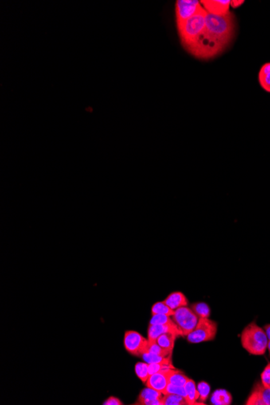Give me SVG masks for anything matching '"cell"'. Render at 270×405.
Listing matches in <instances>:
<instances>
[{"instance_id":"22","label":"cell","mask_w":270,"mask_h":405,"mask_svg":"<svg viewBox=\"0 0 270 405\" xmlns=\"http://www.w3.org/2000/svg\"><path fill=\"white\" fill-rule=\"evenodd\" d=\"M255 387L260 393L264 405H270V387L264 386L262 383H257Z\"/></svg>"},{"instance_id":"7","label":"cell","mask_w":270,"mask_h":405,"mask_svg":"<svg viewBox=\"0 0 270 405\" xmlns=\"http://www.w3.org/2000/svg\"><path fill=\"white\" fill-rule=\"evenodd\" d=\"M148 344V339L145 338L136 331H126L124 336L126 350L135 357H142Z\"/></svg>"},{"instance_id":"13","label":"cell","mask_w":270,"mask_h":405,"mask_svg":"<svg viewBox=\"0 0 270 405\" xmlns=\"http://www.w3.org/2000/svg\"><path fill=\"white\" fill-rule=\"evenodd\" d=\"M178 336L179 335L175 332H165L164 334L158 336L156 341L163 348H165L169 352H173L175 346V341L177 340Z\"/></svg>"},{"instance_id":"1","label":"cell","mask_w":270,"mask_h":405,"mask_svg":"<svg viewBox=\"0 0 270 405\" xmlns=\"http://www.w3.org/2000/svg\"><path fill=\"white\" fill-rule=\"evenodd\" d=\"M236 29V18L231 11L224 16L207 13L203 33L190 55L200 60L218 57L231 45Z\"/></svg>"},{"instance_id":"12","label":"cell","mask_w":270,"mask_h":405,"mask_svg":"<svg viewBox=\"0 0 270 405\" xmlns=\"http://www.w3.org/2000/svg\"><path fill=\"white\" fill-rule=\"evenodd\" d=\"M185 391H186V397L185 399L187 400L188 404H205L203 402L197 403V399H199V392L197 391V387L196 383L193 379H189L187 383L185 385Z\"/></svg>"},{"instance_id":"5","label":"cell","mask_w":270,"mask_h":405,"mask_svg":"<svg viewBox=\"0 0 270 405\" xmlns=\"http://www.w3.org/2000/svg\"><path fill=\"white\" fill-rule=\"evenodd\" d=\"M198 320V316L188 307L177 308L173 316V322L179 328L181 336H187L195 328Z\"/></svg>"},{"instance_id":"21","label":"cell","mask_w":270,"mask_h":405,"mask_svg":"<svg viewBox=\"0 0 270 405\" xmlns=\"http://www.w3.org/2000/svg\"><path fill=\"white\" fill-rule=\"evenodd\" d=\"M135 373L138 379H140L142 383H146L150 375L149 373L148 363H137L135 365Z\"/></svg>"},{"instance_id":"32","label":"cell","mask_w":270,"mask_h":405,"mask_svg":"<svg viewBox=\"0 0 270 405\" xmlns=\"http://www.w3.org/2000/svg\"><path fill=\"white\" fill-rule=\"evenodd\" d=\"M244 4V0H231V7L234 9H237Z\"/></svg>"},{"instance_id":"18","label":"cell","mask_w":270,"mask_h":405,"mask_svg":"<svg viewBox=\"0 0 270 405\" xmlns=\"http://www.w3.org/2000/svg\"><path fill=\"white\" fill-rule=\"evenodd\" d=\"M191 307L192 310L198 316V318H209L210 316L209 305L205 302H196Z\"/></svg>"},{"instance_id":"28","label":"cell","mask_w":270,"mask_h":405,"mask_svg":"<svg viewBox=\"0 0 270 405\" xmlns=\"http://www.w3.org/2000/svg\"><path fill=\"white\" fill-rule=\"evenodd\" d=\"M258 79L260 82V86L263 89L270 92V73L266 75H258Z\"/></svg>"},{"instance_id":"23","label":"cell","mask_w":270,"mask_h":405,"mask_svg":"<svg viewBox=\"0 0 270 405\" xmlns=\"http://www.w3.org/2000/svg\"><path fill=\"white\" fill-rule=\"evenodd\" d=\"M246 405H264V401L262 399L260 393L256 387H254L252 392L250 395L248 400L246 401Z\"/></svg>"},{"instance_id":"20","label":"cell","mask_w":270,"mask_h":405,"mask_svg":"<svg viewBox=\"0 0 270 405\" xmlns=\"http://www.w3.org/2000/svg\"><path fill=\"white\" fill-rule=\"evenodd\" d=\"M164 405H185L188 404L185 397L176 394H166L163 397Z\"/></svg>"},{"instance_id":"14","label":"cell","mask_w":270,"mask_h":405,"mask_svg":"<svg viewBox=\"0 0 270 405\" xmlns=\"http://www.w3.org/2000/svg\"><path fill=\"white\" fill-rule=\"evenodd\" d=\"M163 394L160 391H156L154 389L146 387L141 391L138 395V401L136 404H144L146 401L154 400V399H161L163 398Z\"/></svg>"},{"instance_id":"33","label":"cell","mask_w":270,"mask_h":405,"mask_svg":"<svg viewBox=\"0 0 270 405\" xmlns=\"http://www.w3.org/2000/svg\"><path fill=\"white\" fill-rule=\"evenodd\" d=\"M264 331H265L268 340H270V324H266L264 326Z\"/></svg>"},{"instance_id":"11","label":"cell","mask_w":270,"mask_h":405,"mask_svg":"<svg viewBox=\"0 0 270 405\" xmlns=\"http://www.w3.org/2000/svg\"><path fill=\"white\" fill-rule=\"evenodd\" d=\"M164 302L173 310H177L181 307H187L189 304L186 296L181 291H175L171 293Z\"/></svg>"},{"instance_id":"8","label":"cell","mask_w":270,"mask_h":405,"mask_svg":"<svg viewBox=\"0 0 270 405\" xmlns=\"http://www.w3.org/2000/svg\"><path fill=\"white\" fill-rule=\"evenodd\" d=\"M201 5L209 14L224 16L230 12L231 0H201Z\"/></svg>"},{"instance_id":"16","label":"cell","mask_w":270,"mask_h":405,"mask_svg":"<svg viewBox=\"0 0 270 405\" xmlns=\"http://www.w3.org/2000/svg\"><path fill=\"white\" fill-rule=\"evenodd\" d=\"M232 402V395L224 389L216 390L211 397L212 404L230 405Z\"/></svg>"},{"instance_id":"19","label":"cell","mask_w":270,"mask_h":405,"mask_svg":"<svg viewBox=\"0 0 270 405\" xmlns=\"http://www.w3.org/2000/svg\"><path fill=\"white\" fill-rule=\"evenodd\" d=\"M151 313L154 315H165V316H173L175 311L171 309L164 301L154 303L151 308Z\"/></svg>"},{"instance_id":"29","label":"cell","mask_w":270,"mask_h":405,"mask_svg":"<svg viewBox=\"0 0 270 405\" xmlns=\"http://www.w3.org/2000/svg\"><path fill=\"white\" fill-rule=\"evenodd\" d=\"M261 383L264 386L270 387V363L266 366L264 371L261 373Z\"/></svg>"},{"instance_id":"31","label":"cell","mask_w":270,"mask_h":405,"mask_svg":"<svg viewBox=\"0 0 270 405\" xmlns=\"http://www.w3.org/2000/svg\"><path fill=\"white\" fill-rule=\"evenodd\" d=\"M270 73V63H265L264 65L262 66L260 68L259 75H266V74Z\"/></svg>"},{"instance_id":"24","label":"cell","mask_w":270,"mask_h":405,"mask_svg":"<svg viewBox=\"0 0 270 405\" xmlns=\"http://www.w3.org/2000/svg\"><path fill=\"white\" fill-rule=\"evenodd\" d=\"M197 391L199 392V399L201 402L207 399L209 397V392H210V387L206 382H200L197 385Z\"/></svg>"},{"instance_id":"9","label":"cell","mask_w":270,"mask_h":405,"mask_svg":"<svg viewBox=\"0 0 270 405\" xmlns=\"http://www.w3.org/2000/svg\"><path fill=\"white\" fill-rule=\"evenodd\" d=\"M175 332L179 336H181V332L179 330L175 323L170 324H153L148 328V340H156L158 336L164 334L165 332Z\"/></svg>"},{"instance_id":"10","label":"cell","mask_w":270,"mask_h":405,"mask_svg":"<svg viewBox=\"0 0 270 405\" xmlns=\"http://www.w3.org/2000/svg\"><path fill=\"white\" fill-rule=\"evenodd\" d=\"M169 383V378H168L166 373L158 372L150 375L148 380L146 381L145 384L146 387L154 389L164 394Z\"/></svg>"},{"instance_id":"27","label":"cell","mask_w":270,"mask_h":405,"mask_svg":"<svg viewBox=\"0 0 270 405\" xmlns=\"http://www.w3.org/2000/svg\"><path fill=\"white\" fill-rule=\"evenodd\" d=\"M173 319L170 318V316H165V315H154L151 317L150 321V325L153 324H173Z\"/></svg>"},{"instance_id":"4","label":"cell","mask_w":270,"mask_h":405,"mask_svg":"<svg viewBox=\"0 0 270 405\" xmlns=\"http://www.w3.org/2000/svg\"><path fill=\"white\" fill-rule=\"evenodd\" d=\"M218 324L209 318H199L195 328L187 336L188 341L192 344L206 342L215 338Z\"/></svg>"},{"instance_id":"15","label":"cell","mask_w":270,"mask_h":405,"mask_svg":"<svg viewBox=\"0 0 270 405\" xmlns=\"http://www.w3.org/2000/svg\"><path fill=\"white\" fill-rule=\"evenodd\" d=\"M165 373L169 378V383L177 385V386L185 387V383H187V381L189 379L182 371H178L176 368L171 369Z\"/></svg>"},{"instance_id":"25","label":"cell","mask_w":270,"mask_h":405,"mask_svg":"<svg viewBox=\"0 0 270 405\" xmlns=\"http://www.w3.org/2000/svg\"><path fill=\"white\" fill-rule=\"evenodd\" d=\"M166 394H176V395L186 397V391H185V387L177 386V385L172 384V383H169L166 390L164 392V395H166Z\"/></svg>"},{"instance_id":"30","label":"cell","mask_w":270,"mask_h":405,"mask_svg":"<svg viewBox=\"0 0 270 405\" xmlns=\"http://www.w3.org/2000/svg\"><path fill=\"white\" fill-rule=\"evenodd\" d=\"M122 401L117 398V397L110 396L108 399H106L103 403V405H122Z\"/></svg>"},{"instance_id":"2","label":"cell","mask_w":270,"mask_h":405,"mask_svg":"<svg viewBox=\"0 0 270 405\" xmlns=\"http://www.w3.org/2000/svg\"><path fill=\"white\" fill-rule=\"evenodd\" d=\"M207 13L205 9L189 19L185 24L177 28L179 38L184 49L191 53L199 41L205 27V17Z\"/></svg>"},{"instance_id":"26","label":"cell","mask_w":270,"mask_h":405,"mask_svg":"<svg viewBox=\"0 0 270 405\" xmlns=\"http://www.w3.org/2000/svg\"><path fill=\"white\" fill-rule=\"evenodd\" d=\"M142 357L143 360L145 361V363H148V364L160 363L164 362V361L166 360L168 358H169V357H168V358H164V357L154 355V353H150V352H144V353L142 355Z\"/></svg>"},{"instance_id":"17","label":"cell","mask_w":270,"mask_h":405,"mask_svg":"<svg viewBox=\"0 0 270 405\" xmlns=\"http://www.w3.org/2000/svg\"><path fill=\"white\" fill-rule=\"evenodd\" d=\"M145 352H150V353L159 355V356L164 357V358H168V357L172 356V352H169V351L166 350L165 348H163L157 343L156 340H148V344L146 345Z\"/></svg>"},{"instance_id":"34","label":"cell","mask_w":270,"mask_h":405,"mask_svg":"<svg viewBox=\"0 0 270 405\" xmlns=\"http://www.w3.org/2000/svg\"><path fill=\"white\" fill-rule=\"evenodd\" d=\"M268 349L269 351V356H270V340H268Z\"/></svg>"},{"instance_id":"3","label":"cell","mask_w":270,"mask_h":405,"mask_svg":"<svg viewBox=\"0 0 270 405\" xmlns=\"http://www.w3.org/2000/svg\"><path fill=\"white\" fill-rule=\"evenodd\" d=\"M268 342L265 331L258 326L256 322L250 323L242 332V346L250 355H264L268 348Z\"/></svg>"},{"instance_id":"6","label":"cell","mask_w":270,"mask_h":405,"mask_svg":"<svg viewBox=\"0 0 270 405\" xmlns=\"http://www.w3.org/2000/svg\"><path fill=\"white\" fill-rule=\"evenodd\" d=\"M201 1L197 0H177L175 5V14L177 27H181L189 19L203 10Z\"/></svg>"}]
</instances>
